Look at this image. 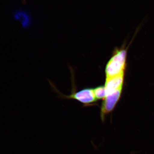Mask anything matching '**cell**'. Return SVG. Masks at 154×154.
Masks as SVG:
<instances>
[{
  "instance_id": "obj_2",
  "label": "cell",
  "mask_w": 154,
  "mask_h": 154,
  "mask_svg": "<svg viewBox=\"0 0 154 154\" xmlns=\"http://www.w3.org/2000/svg\"><path fill=\"white\" fill-rule=\"evenodd\" d=\"M122 88H119L112 94L107 95L104 99L100 111V117L102 122L105 121L106 116L115 108L121 96Z\"/></svg>"
},
{
  "instance_id": "obj_6",
  "label": "cell",
  "mask_w": 154,
  "mask_h": 154,
  "mask_svg": "<svg viewBox=\"0 0 154 154\" xmlns=\"http://www.w3.org/2000/svg\"><path fill=\"white\" fill-rule=\"evenodd\" d=\"M94 95L96 100L104 99L106 97L105 86H101L94 89Z\"/></svg>"
},
{
  "instance_id": "obj_1",
  "label": "cell",
  "mask_w": 154,
  "mask_h": 154,
  "mask_svg": "<svg viewBox=\"0 0 154 154\" xmlns=\"http://www.w3.org/2000/svg\"><path fill=\"white\" fill-rule=\"evenodd\" d=\"M126 50L117 51L107 63L105 69L106 79L124 73L126 66Z\"/></svg>"
},
{
  "instance_id": "obj_3",
  "label": "cell",
  "mask_w": 154,
  "mask_h": 154,
  "mask_svg": "<svg viewBox=\"0 0 154 154\" xmlns=\"http://www.w3.org/2000/svg\"><path fill=\"white\" fill-rule=\"evenodd\" d=\"M72 91V94L69 96H64L66 99H75L82 103L84 106H89L93 105L96 100L94 95V89L91 88H85L79 92Z\"/></svg>"
},
{
  "instance_id": "obj_4",
  "label": "cell",
  "mask_w": 154,
  "mask_h": 154,
  "mask_svg": "<svg viewBox=\"0 0 154 154\" xmlns=\"http://www.w3.org/2000/svg\"><path fill=\"white\" fill-rule=\"evenodd\" d=\"M124 82V73L106 79L105 88L106 96L122 88Z\"/></svg>"
},
{
  "instance_id": "obj_5",
  "label": "cell",
  "mask_w": 154,
  "mask_h": 154,
  "mask_svg": "<svg viewBox=\"0 0 154 154\" xmlns=\"http://www.w3.org/2000/svg\"><path fill=\"white\" fill-rule=\"evenodd\" d=\"M14 19L17 21H20L21 25L24 28L28 27L30 24V16L27 12L22 10L16 11L13 16Z\"/></svg>"
}]
</instances>
